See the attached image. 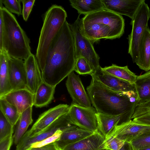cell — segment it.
I'll return each instance as SVG.
<instances>
[{
  "instance_id": "f1b7e54d",
  "label": "cell",
  "mask_w": 150,
  "mask_h": 150,
  "mask_svg": "<svg viewBox=\"0 0 150 150\" xmlns=\"http://www.w3.org/2000/svg\"><path fill=\"white\" fill-rule=\"evenodd\" d=\"M74 71L80 75H91L94 72L89 63L84 57L76 59Z\"/></svg>"
},
{
  "instance_id": "ffe728a7",
  "label": "cell",
  "mask_w": 150,
  "mask_h": 150,
  "mask_svg": "<svg viewBox=\"0 0 150 150\" xmlns=\"http://www.w3.org/2000/svg\"><path fill=\"white\" fill-rule=\"evenodd\" d=\"M135 63L146 72L150 70V30L146 29L142 37L137 59Z\"/></svg>"
},
{
  "instance_id": "5bb4252c",
  "label": "cell",
  "mask_w": 150,
  "mask_h": 150,
  "mask_svg": "<svg viewBox=\"0 0 150 150\" xmlns=\"http://www.w3.org/2000/svg\"><path fill=\"white\" fill-rule=\"evenodd\" d=\"M106 9L132 19L144 0H101Z\"/></svg>"
},
{
  "instance_id": "b9f144b4",
  "label": "cell",
  "mask_w": 150,
  "mask_h": 150,
  "mask_svg": "<svg viewBox=\"0 0 150 150\" xmlns=\"http://www.w3.org/2000/svg\"><path fill=\"white\" fill-rule=\"evenodd\" d=\"M148 113L150 115V112H148L147 113Z\"/></svg>"
},
{
  "instance_id": "4316f807",
  "label": "cell",
  "mask_w": 150,
  "mask_h": 150,
  "mask_svg": "<svg viewBox=\"0 0 150 150\" xmlns=\"http://www.w3.org/2000/svg\"><path fill=\"white\" fill-rule=\"evenodd\" d=\"M101 69L108 74L132 84H134L137 76L129 69L127 66L120 67L112 64Z\"/></svg>"
},
{
  "instance_id": "4dcf8cb0",
  "label": "cell",
  "mask_w": 150,
  "mask_h": 150,
  "mask_svg": "<svg viewBox=\"0 0 150 150\" xmlns=\"http://www.w3.org/2000/svg\"><path fill=\"white\" fill-rule=\"evenodd\" d=\"M13 127L0 112V141L9 135L13 134Z\"/></svg>"
},
{
  "instance_id": "9c48e42d",
  "label": "cell",
  "mask_w": 150,
  "mask_h": 150,
  "mask_svg": "<svg viewBox=\"0 0 150 150\" xmlns=\"http://www.w3.org/2000/svg\"><path fill=\"white\" fill-rule=\"evenodd\" d=\"M69 105L60 104L41 114L31 128L23 136L31 137L37 135L59 118L68 111Z\"/></svg>"
},
{
  "instance_id": "ba28073f",
  "label": "cell",
  "mask_w": 150,
  "mask_h": 150,
  "mask_svg": "<svg viewBox=\"0 0 150 150\" xmlns=\"http://www.w3.org/2000/svg\"><path fill=\"white\" fill-rule=\"evenodd\" d=\"M97 112L93 106L83 107L73 102L69 106L66 115L70 124L96 132L98 131Z\"/></svg>"
},
{
  "instance_id": "277c9868",
  "label": "cell",
  "mask_w": 150,
  "mask_h": 150,
  "mask_svg": "<svg viewBox=\"0 0 150 150\" xmlns=\"http://www.w3.org/2000/svg\"><path fill=\"white\" fill-rule=\"evenodd\" d=\"M4 24L3 49L10 57L24 60L32 54L30 41L15 16L0 1Z\"/></svg>"
},
{
  "instance_id": "603a6c76",
  "label": "cell",
  "mask_w": 150,
  "mask_h": 150,
  "mask_svg": "<svg viewBox=\"0 0 150 150\" xmlns=\"http://www.w3.org/2000/svg\"><path fill=\"white\" fill-rule=\"evenodd\" d=\"M122 117L121 115H111L97 112L96 118L98 131L106 138L114 127L120 124Z\"/></svg>"
},
{
  "instance_id": "d4e9b609",
  "label": "cell",
  "mask_w": 150,
  "mask_h": 150,
  "mask_svg": "<svg viewBox=\"0 0 150 150\" xmlns=\"http://www.w3.org/2000/svg\"><path fill=\"white\" fill-rule=\"evenodd\" d=\"M71 5L78 13L85 15L105 9L101 0H70Z\"/></svg>"
},
{
  "instance_id": "cb8c5ba5",
  "label": "cell",
  "mask_w": 150,
  "mask_h": 150,
  "mask_svg": "<svg viewBox=\"0 0 150 150\" xmlns=\"http://www.w3.org/2000/svg\"><path fill=\"white\" fill-rule=\"evenodd\" d=\"M134 84L138 96V104L150 101V70L137 76Z\"/></svg>"
},
{
  "instance_id": "74e56055",
  "label": "cell",
  "mask_w": 150,
  "mask_h": 150,
  "mask_svg": "<svg viewBox=\"0 0 150 150\" xmlns=\"http://www.w3.org/2000/svg\"><path fill=\"white\" fill-rule=\"evenodd\" d=\"M27 150H60L55 142L37 148H30Z\"/></svg>"
},
{
  "instance_id": "52a82bcc",
  "label": "cell",
  "mask_w": 150,
  "mask_h": 150,
  "mask_svg": "<svg viewBox=\"0 0 150 150\" xmlns=\"http://www.w3.org/2000/svg\"><path fill=\"white\" fill-rule=\"evenodd\" d=\"M150 18V9L145 1L132 19V29L128 35V53L131 57L134 63H135L137 59L142 37L146 29L148 27Z\"/></svg>"
},
{
  "instance_id": "484cf974",
  "label": "cell",
  "mask_w": 150,
  "mask_h": 150,
  "mask_svg": "<svg viewBox=\"0 0 150 150\" xmlns=\"http://www.w3.org/2000/svg\"><path fill=\"white\" fill-rule=\"evenodd\" d=\"M32 107H29L21 114L16 123L14 134L13 136L14 142L17 145L23 135L27 132L29 126L33 122Z\"/></svg>"
},
{
  "instance_id": "3957f363",
  "label": "cell",
  "mask_w": 150,
  "mask_h": 150,
  "mask_svg": "<svg viewBox=\"0 0 150 150\" xmlns=\"http://www.w3.org/2000/svg\"><path fill=\"white\" fill-rule=\"evenodd\" d=\"M82 20L85 33L93 44L101 39L119 38L124 32L122 16L106 9L85 15Z\"/></svg>"
},
{
  "instance_id": "1f68e13d",
  "label": "cell",
  "mask_w": 150,
  "mask_h": 150,
  "mask_svg": "<svg viewBox=\"0 0 150 150\" xmlns=\"http://www.w3.org/2000/svg\"><path fill=\"white\" fill-rule=\"evenodd\" d=\"M125 142L115 137H107L105 138L103 143V149L108 150H120Z\"/></svg>"
},
{
  "instance_id": "d6986e66",
  "label": "cell",
  "mask_w": 150,
  "mask_h": 150,
  "mask_svg": "<svg viewBox=\"0 0 150 150\" xmlns=\"http://www.w3.org/2000/svg\"><path fill=\"white\" fill-rule=\"evenodd\" d=\"M104 137L98 131L74 144L69 145L62 150H108L103 149Z\"/></svg>"
},
{
  "instance_id": "d590c367",
  "label": "cell",
  "mask_w": 150,
  "mask_h": 150,
  "mask_svg": "<svg viewBox=\"0 0 150 150\" xmlns=\"http://www.w3.org/2000/svg\"><path fill=\"white\" fill-rule=\"evenodd\" d=\"M23 4L22 15L24 20L27 21L35 1V0H21Z\"/></svg>"
},
{
  "instance_id": "836d02e7",
  "label": "cell",
  "mask_w": 150,
  "mask_h": 150,
  "mask_svg": "<svg viewBox=\"0 0 150 150\" xmlns=\"http://www.w3.org/2000/svg\"><path fill=\"white\" fill-rule=\"evenodd\" d=\"M62 133V130L61 129H59L52 136L45 139L41 141L33 144L31 145L30 148L41 147L55 142L60 139Z\"/></svg>"
},
{
  "instance_id": "6da1fadb",
  "label": "cell",
  "mask_w": 150,
  "mask_h": 150,
  "mask_svg": "<svg viewBox=\"0 0 150 150\" xmlns=\"http://www.w3.org/2000/svg\"><path fill=\"white\" fill-rule=\"evenodd\" d=\"M76 59L71 24L66 21L49 50L41 71L43 81L56 86L74 71Z\"/></svg>"
},
{
  "instance_id": "7c38bea8",
  "label": "cell",
  "mask_w": 150,
  "mask_h": 150,
  "mask_svg": "<svg viewBox=\"0 0 150 150\" xmlns=\"http://www.w3.org/2000/svg\"><path fill=\"white\" fill-rule=\"evenodd\" d=\"M66 86L73 102L83 107L91 106L90 99L81 80L74 71L68 76Z\"/></svg>"
},
{
  "instance_id": "ac0fdd59",
  "label": "cell",
  "mask_w": 150,
  "mask_h": 150,
  "mask_svg": "<svg viewBox=\"0 0 150 150\" xmlns=\"http://www.w3.org/2000/svg\"><path fill=\"white\" fill-rule=\"evenodd\" d=\"M34 96L35 94L26 88L12 91L2 97L15 106L21 114L29 107L33 105Z\"/></svg>"
},
{
  "instance_id": "30bf717a",
  "label": "cell",
  "mask_w": 150,
  "mask_h": 150,
  "mask_svg": "<svg viewBox=\"0 0 150 150\" xmlns=\"http://www.w3.org/2000/svg\"><path fill=\"white\" fill-rule=\"evenodd\" d=\"M66 114L57 119L38 134L31 137L23 136L16 145V150H27L33 144L52 136L59 129L63 130L71 124L67 119Z\"/></svg>"
},
{
  "instance_id": "5b68a950",
  "label": "cell",
  "mask_w": 150,
  "mask_h": 150,
  "mask_svg": "<svg viewBox=\"0 0 150 150\" xmlns=\"http://www.w3.org/2000/svg\"><path fill=\"white\" fill-rule=\"evenodd\" d=\"M67 17L64 8L55 4L51 6L45 13L35 55L41 71L44 68L51 45Z\"/></svg>"
},
{
  "instance_id": "f35d334b",
  "label": "cell",
  "mask_w": 150,
  "mask_h": 150,
  "mask_svg": "<svg viewBox=\"0 0 150 150\" xmlns=\"http://www.w3.org/2000/svg\"><path fill=\"white\" fill-rule=\"evenodd\" d=\"M4 24L1 12L0 11V50H3Z\"/></svg>"
},
{
  "instance_id": "f546056e",
  "label": "cell",
  "mask_w": 150,
  "mask_h": 150,
  "mask_svg": "<svg viewBox=\"0 0 150 150\" xmlns=\"http://www.w3.org/2000/svg\"><path fill=\"white\" fill-rule=\"evenodd\" d=\"M130 143L135 150H139L150 147V132L141 135Z\"/></svg>"
},
{
  "instance_id": "8992f818",
  "label": "cell",
  "mask_w": 150,
  "mask_h": 150,
  "mask_svg": "<svg viewBox=\"0 0 150 150\" xmlns=\"http://www.w3.org/2000/svg\"><path fill=\"white\" fill-rule=\"evenodd\" d=\"M79 15L76 20L71 24L74 40L76 59L83 57L86 58L94 71L101 67L100 57L96 52L93 44L87 37L82 25V18Z\"/></svg>"
},
{
  "instance_id": "e0dca14e",
  "label": "cell",
  "mask_w": 150,
  "mask_h": 150,
  "mask_svg": "<svg viewBox=\"0 0 150 150\" xmlns=\"http://www.w3.org/2000/svg\"><path fill=\"white\" fill-rule=\"evenodd\" d=\"M95 132L87 130L70 124L63 130L60 139L55 142L60 149L76 143Z\"/></svg>"
},
{
  "instance_id": "e575fe53",
  "label": "cell",
  "mask_w": 150,
  "mask_h": 150,
  "mask_svg": "<svg viewBox=\"0 0 150 150\" xmlns=\"http://www.w3.org/2000/svg\"><path fill=\"white\" fill-rule=\"evenodd\" d=\"M150 112V101L146 103L138 104L131 119L139 117Z\"/></svg>"
},
{
  "instance_id": "8d00e7d4",
  "label": "cell",
  "mask_w": 150,
  "mask_h": 150,
  "mask_svg": "<svg viewBox=\"0 0 150 150\" xmlns=\"http://www.w3.org/2000/svg\"><path fill=\"white\" fill-rule=\"evenodd\" d=\"M13 140L11 134L0 141V150H10Z\"/></svg>"
},
{
  "instance_id": "2e32d148",
  "label": "cell",
  "mask_w": 150,
  "mask_h": 150,
  "mask_svg": "<svg viewBox=\"0 0 150 150\" xmlns=\"http://www.w3.org/2000/svg\"><path fill=\"white\" fill-rule=\"evenodd\" d=\"M27 88L34 94L43 81L41 72L36 57L31 54L24 61Z\"/></svg>"
},
{
  "instance_id": "7a4b0ae2",
  "label": "cell",
  "mask_w": 150,
  "mask_h": 150,
  "mask_svg": "<svg viewBox=\"0 0 150 150\" xmlns=\"http://www.w3.org/2000/svg\"><path fill=\"white\" fill-rule=\"evenodd\" d=\"M86 90L91 103L98 112L111 115H121L119 124L131 120L138 104L136 92L115 91L92 79Z\"/></svg>"
},
{
  "instance_id": "d6a6232c",
  "label": "cell",
  "mask_w": 150,
  "mask_h": 150,
  "mask_svg": "<svg viewBox=\"0 0 150 150\" xmlns=\"http://www.w3.org/2000/svg\"><path fill=\"white\" fill-rule=\"evenodd\" d=\"M5 8L9 12L17 14L22 15L20 0H0Z\"/></svg>"
},
{
  "instance_id": "4fadbf2b",
  "label": "cell",
  "mask_w": 150,
  "mask_h": 150,
  "mask_svg": "<svg viewBox=\"0 0 150 150\" xmlns=\"http://www.w3.org/2000/svg\"><path fill=\"white\" fill-rule=\"evenodd\" d=\"M101 68L91 75L92 79L115 91L136 92L134 84L131 83L108 74L103 71Z\"/></svg>"
},
{
  "instance_id": "83f0119b",
  "label": "cell",
  "mask_w": 150,
  "mask_h": 150,
  "mask_svg": "<svg viewBox=\"0 0 150 150\" xmlns=\"http://www.w3.org/2000/svg\"><path fill=\"white\" fill-rule=\"evenodd\" d=\"M0 109L11 125L13 127L15 126L21 115L17 108L2 97H0Z\"/></svg>"
},
{
  "instance_id": "44dd1931",
  "label": "cell",
  "mask_w": 150,
  "mask_h": 150,
  "mask_svg": "<svg viewBox=\"0 0 150 150\" xmlns=\"http://www.w3.org/2000/svg\"><path fill=\"white\" fill-rule=\"evenodd\" d=\"M9 56L4 49L0 50V97L12 91L8 62Z\"/></svg>"
},
{
  "instance_id": "8fae6325",
  "label": "cell",
  "mask_w": 150,
  "mask_h": 150,
  "mask_svg": "<svg viewBox=\"0 0 150 150\" xmlns=\"http://www.w3.org/2000/svg\"><path fill=\"white\" fill-rule=\"evenodd\" d=\"M150 132V125L134 122L132 120L116 126L105 138L112 137L125 142H131L141 135Z\"/></svg>"
},
{
  "instance_id": "60d3db41",
  "label": "cell",
  "mask_w": 150,
  "mask_h": 150,
  "mask_svg": "<svg viewBox=\"0 0 150 150\" xmlns=\"http://www.w3.org/2000/svg\"><path fill=\"white\" fill-rule=\"evenodd\" d=\"M139 150H150V147Z\"/></svg>"
},
{
  "instance_id": "ab89813d",
  "label": "cell",
  "mask_w": 150,
  "mask_h": 150,
  "mask_svg": "<svg viewBox=\"0 0 150 150\" xmlns=\"http://www.w3.org/2000/svg\"><path fill=\"white\" fill-rule=\"evenodd\" d=\"M120 150H135L130 142H125Z\"/></svg>"
},
{
  "instance_id": "7402d4cb",
  "label": "cell",
  "mask_w": 150,
  "mask_h": 150,
  "mask_svg": "<svg viewBox=\"0 0 150 150\" xmlns=\"http://www.w3.org/2000/svg\"><path fill=\"white\" fill-rule=\"evenodd\" d=\"M55 87L42 81L35 94L33 105L40 108L48 105L54 98Z\"/></svg>"
},
{
  "instance_id": "9a60e30c",
  "label": "cell",
  "mask_w": 150,
  "mask_h": 150,
  "mask_svg": "<svg viewBox=\"0 0 150 150\" xmlns=\"http://www.w3.org/2000/svg\"><path fill=\"white\" fill-rule=\"evenodd\" d=\"M8 62L12 91L27 88L24 61L9 56Z\"/></svg>"
}]
</instances>
